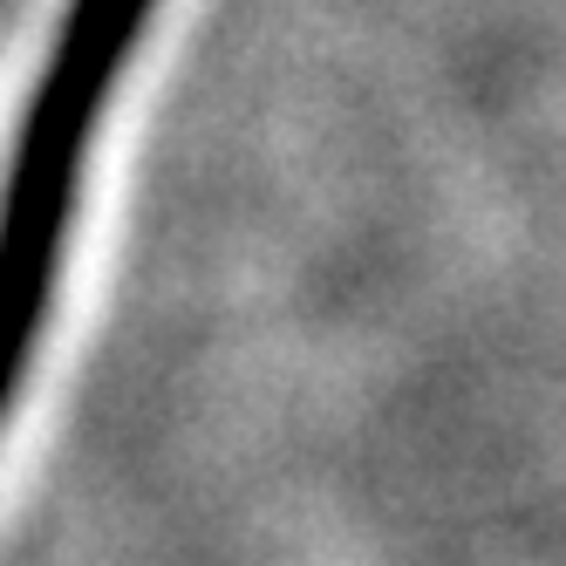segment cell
<instances>
[{
    "label": "cell",
    "instance_id": "1",
    "mask_svg": "<svg viewBox=\"0 0 566 566\" xmlns=\"http://www.w3.org/2000/svg\"><path fill=\"white\" fill-rule=\"evenodd\" d=\"M150 8L157 0H69L49 69L28 96L21 144L8 185H0V423L14 410V389L28 376L55 301V266L69 253V219H75V191H83L103 103L130 62Z\"/></svg>",
    "mask_w": 566,
    "mask_h": 566
}]
</instances>
